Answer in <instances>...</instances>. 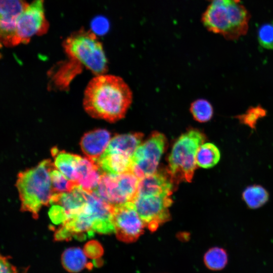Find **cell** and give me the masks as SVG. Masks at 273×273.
<instances>
[{"label":"cell","instance_id":"1","mask_svg":"<svg viewBox=\"0 0 273 273\" xmlns=\"http://www.w3.org/2000/svg\"><path fill=\"white\" fill-rule=\"evenodd\" d=\"M132 100V92L122 78L102 74L89 82L83 104L92 117L114 122L125 116Z\"/></svg>","mask_w":273,"mask_h":273},{"label":"cell","instance_id":"2","mask_svg":"<svg viewBox=\"0 0 273 273\" xmlns=\"http://www.w3.org/2000/svg\"><path fill=\"white\" fill-rule=\"evenodd\" d=\"M88 202L79 213L70 216L55 231L56 241L74 238L83 241L101 234L115 233L113 221V206L95 192H88Z\"/></svg>","mask_w":273,"mask_h":273},{"label":"cell","instance_id":"3","mask_svg":"<svg viewBox=\"0 0 273 273\" xmlns=\"http://www.w3.org/2000/svg\"><path fill=\"white\" fill-rule=\"evenodd\" d=\"M54 163L45 159L36 166L20 171L16 181V187L21 201V210L28 211L37 219L42 206L50 204L54 194L50 171Z\"/></svg>","mask_w":273,"mask_h":273},{"label":"cell","instance_id":"4","mask_svg":"<svg viewBox=\"0 0 273 273\" xmlns=\"http://www.w3.org/2000/svg\"><path fill=\"white\" fill-rule=\"evenodd\" d=\"M250 15L240 0H211L203 14L202 22L210 31L236 40L245 35Z\"/></svg>","mask_w":273,"mask_h":273},{"label":"cell","instance_id":"5","mask_svg":"<svg viewBox=\"0 0 273 273\" xmlns=\"http://www.w3.org/2000/svg\"><path fill=\"white\" fill-rule=\"evenodd\" d=\"M69 59L97 75L107 70V60L102 43L93 31L80 29L73 32L63 43Z\"/></svg>","mask_w":273,"mask_h":273},{"label":"cell","instance_id":"6","mask_svg":"<svg viewBox=\"0 0 273 273\" xmlns=\"http://www.w3.org/2000/svg\"><path fill=\"white\" fill-rule=\"evenodd\" d=\"M205 140L204 133L193 129L181 134L175 142L168 157V171L174 181H191L197 165V151Z\"/></svg>","mask_w":273,"mask_h":273},{"label":"cell","instance_id":"7","mask_svg":"<svg viewBox=\"0 0 273 273\" xmlns=\"http://www.w3.org/2000/svg\"><path fill=\"white\" fill-rule=\"evenodd\" d=\"M140 179L132 172L120 174L103 173L94 191L113 206L132 201L136 195Z\"/></svg>","mask_w":273,"mask_h":273},{"label":"cell","instance_id":"8","mask_svg":"<svg viewBox=\"0 0 273 273\" xmlns=\"http://www.w3.org/2000/svg\"><path fill=\"white\" fill-rule=\"evenodd\" d=\"M166 144L165 136L154 131L136 148L132 157L131 171L140 179L156 172Z\"/></svg>","mask_w":273,"mask_h":273},{"label":"cell","instance_id":"9","mask_svg":"<svg viewBox=\"0 0 273 273\" xmlns=\"http://www.w3.org/2000/svg\"><path fill=\"white\" fill-rule=\"evenodd\" d=\"M170 195H136L132 201L145 225L154 232L170 218Z\"/></svg>","mask_w":273,"mask_h":273},{"label":"cell","instance_id":"10","mask_svg":"<svg viewBox=\"0 0 273 273\" xmlns=\"http://www.w3.org/2000/svg\"><path fill=\"white\" fill-rule=\"evenodd\" d=\"M44 2L33 0L18 17L16 32L20 43L26 44L34 35L48 32L49 24L45 16Z\"/></svg>","mask_w":273,"mask_h":273},{"label":"cell","instance_id":"11","mask_svg":"<svg viewBox=\"0 0 273 273\" xmlns=\"http://www.w3.org/2000/svg\"><path fill=\"white\" fill-rule=\"evenodd\" d=\"M113 221L117 238L126 243L136 241L145 226L132 201L113 206Z\"/></svg>","mask_w":273,"mask_h":273},{"label":"cell","instance_id":"12","mask_svg":"<svg viewBox=\"0 0 273 273\" xmlns=\"http://www.w3.org/2000/svg\"><path fill=\"white\" fill-rule=\"evenodd\" d=\"M28 4L26 0H0L1 41L5 47H12L20 44L16 23Z\"/></svg>","mask_w":273,"mask_h":273},{"label":"cell","instance_id":"13","mask_svg":"<svg viewBox=\"0 0 273 273\" xmlns=\"http://www.w3.org/2000/svg\"><path fill=\"white\" fill-rule=\"evenodd\" d=\"M173 183L168 170L155 172L140 179L136 195H171Z\"/></svg>","mask_w":273,"mask_h":273},{"label":"cell","instance_id":"14","mask_svg":"<svg viewBox=\"0 0 273 273\" xmlns=\"http://www.w3.org/2000/svg\"><path fill=\"white\" fill-rule=\"evenodd\" d=\"M111 133L105 129H97L85 133L81 138L80 146L86 156L97 162L111 140Z\"/></svg>","mask_w":273,"mask_h":273},{"label":"cell","instance_id":"15","mask_svg":"<svg viewBox=\"0 0 273 273\" xmlns=\"http://www.w3.org/2000/svg\"><path fill=\"white\" fill-rule=\"evenodd\" d=\"M103 173L96 162L87 157L80 156L76 170L75 181L83 190L89 193L94 192Z\"/></svg>","mask_w":273,"mask_h":273},{"label":"cell","instance_id":"16","mask_svg":"<svg viewBox=\"0 0 273 273\" xmlns=\"http://www.w3.org/2000/svg\"><path fill=\"white\" fill-rule=\"evenodd\" d=\"M96 162L103 173L120 174L131 171L132 157L107 148Z\"/></svg>","mask_w":273,"mask_h":273},{"label":"cell","instance_id":"17","mask_svg":"<svg viewBox=\"0 0 273 273\" xmlns=\"http://www.w3.org/2000/svg\"><path fill=\"white\" fill-rule=\"evenodd\" d=\"M83 67L74 60L69 59L61 62L58 69L52 74V81L57 88L66 89L70 82L81 72Z\"/></svg>","mask_w":273,"mask_h":273},{"label":"cell","instance_id":"18","mask_svg":"<svg viewBox=\"0 0 273 273\" xmlns=\"http://www.w3.org/2000/svg\"><path fill=\"white\" fill-rule=\"evenodd\" d=\"M51 154L54 158L56 167L67 179L75 181L76 170L80 156L60 151L57 147L52 149Z\"/></svg>","mask_w":273,"mask_h":273},{"label":"cell","instance_id":"19","mask_svg":"<svg viewBox=\"0 0 273 273\" xmlns=\"http://www.w3.org/2000/svg\"><path fill=\"white\" fill-rule=\"evenodd\" d=\"M87 258L83 250L80 248L70 247L63 252L61 255V263L67 271L77 273L87 266Z\"/></svg>","mask_w":273,"mask_h":273},{"label":"cell","instance_id":"20","mask_svg":"<svg viewBox=\"0 0 273 273\" xmlns=\"http://www.w3.org/2000/svg\"><path fill=\"white\" fill-rule=\"evenodd\" d=\"M220 158L219 150L214 144L203 143L197 151L196 163L199 167L209 168L215 165L219 162Z\"/></svg>","mask_w":273,"mask_h":273},{"label":"cell","instance_id":"21","mask_svg":"<svg viewBox=\"0 0 273 273\" xmlns=\"http://www.w3.org/2000/svg\"><path fill=\"white\" fill-rule=\"evenodd\" d=\"M242 197L248 207L256 209L263 206L268 201L269 194L261 186L254 185L244 190Z\"/></svg>","mask_w":273,"mask_h":273},{"label":"cell","instance_id":"22","mask_svg":"<svg viewBox=\"0 0 273 273\" xmlns=\"http://www.w3.org/2000/svg\"><path fill=\"white\" fill-rule=\"evenodd\" d=\"M228 254L221 248L212 247L209 249L204 256V262L207 268L212 270L223 269L228 263Z\"/></svg>","mask_w":273,"mask_h":273},{"label":"cell","instance_id":"23","mask_svg":"<svg viewBox=\"0 0 273 273\" xmlns=\"http://www.w3.org/2000/svg\"><path fill=\"white\" fill-rule=\"evenodd\" d=\"M50 176L54 193L69 192L80 186L76 181L67 179L55 165L50 171Z\"/></svg>","mask_w":273,"mask_h":273},{"label":"cell","instance_id":"24","mask_svg":"<svg viewBox=\"0 0 273 273\" xmlns=\"http://www.w3.org/2000/svg\"><path fill=\"white\" fill-rule=\"evenodd\" d=\"M190 111L195 120L201 123L209 121L213 114L211 104L202 99L197 100L191 104Z\"/></svg>","mask_w":273,"mask_h":273},{"label":"cell","instance_id":"25","mask_svg":"<svg viewBox=\"0 0 273 273\" xmlns=\"http://www.w3.org/2000/svg\"><path fill=\"white\" fill-rule=\"evenodd\" d=\"M266 114V110L261 106H257L250 107L245 113L239 115L236 118L242 124L248 126L252 129H255L257 121Z\"/></svg>","mask_w":273,"mask_h":273},{"label":"cell","instance_id":"26","mask_svg":"<svg viewBox=\"0 0 273 273\" xmlns=\"http://www.w3.org/2000/svg\"><path fill=\"white\" fill-rule=\"evenodd\" d=\"M257 37L259 44L263 48L273 50V20L263 24L259 28Z\"/></svg>","mask_w":273,"mask_h":273},{"label":"cell","instance_id":"27","mask_svg":"<svg viewBox=\"0 0 273 273\" xmlns=\"http://www.w3.org/2000/svg\"><path fill=\"white\" fill-rule=\"evenodd\" d=\"M83 250L87 257L92 259L100 258L104 252L101 244L96 240H90L87 242Z\"/></svg>","mask_w":273,"mask_h":273},{"label":"cell","instance_id":"28","mask_svg":"<svg viewBox=\"0 0 273 273\" xmlns=\"http://www.w3.org/2000/svg\"><path fill=\"white\" fill-rule=\"evenodd\" d=\"M49 215L55 224L63 223L67 219V215L64 208L59 205H52L49 212Z\"/></svg>","mask_w":273,"mask_h":273},{"label":"cell","instance_id":"29","mask_svg":"<svg viewBox=\"0 0 273 273\" xmlns=\"http://www.w3.org/2000/svg\"><path fill=\"white\" fill-rule=\"evenodd\" d=\"M92 27L94 32L99 34H103L108 30L109 23L104 17H97L93 21Z\"/></svg>","mask_w":273,"mask_h":273},{"label":"cell","instance_id":"30","mask_svg":"<svg viewBox=\"0 0 273 273\" xmlns=\"http://www.w3.org/2000/svg\"><path fill=\"white\" fill-rule=\"evenodd\" d=\"M1 273H17L16 267L9 261V257L1 256Z\"/></svg>","mask_w":273,"mask_h":273}]
</instances>
